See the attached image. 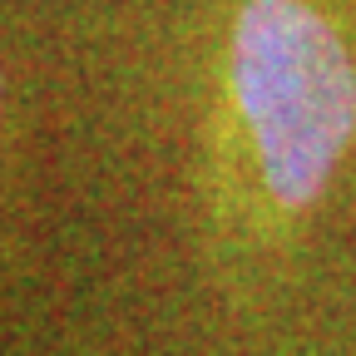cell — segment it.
<instances>
[{"instance_id": "6da1fadb", "label": "cell", "mask_w": 356, "mask_h": 356, "mask_svg": "<svg viewBox=\"0 0 356 356\" xmlns=\"http://www.w3.org/2000/svg\"><path fill=\"white\" fill-rule=\"evenodd\" d=\"M228 109L267 218H307L356 139V60L312 0L238 6Z\"/></svg>"}]
</instances>
